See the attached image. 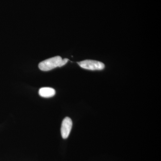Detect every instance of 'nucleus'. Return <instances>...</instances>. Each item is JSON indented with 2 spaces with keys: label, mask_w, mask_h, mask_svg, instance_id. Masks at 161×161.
<instances>
[{
  "label": "nucleus",
  "mask_w": 161,
  "mask_h": 161,
  "mask_svg": "<svg viewBox=\"0 0 161 161\" xmlns=\"http://www.w3.org/2000/svg\"><path fill=\"white\" fill-rule=\"evenodd\" d=\"M78 64L82 68L91 70H101L105 68L103 63L97 60H86L78 62Z\"/></svg>",
  "instance_id": "2"
},
{
  "label": "nucleus",
  "mask_w": 161,
  "mask_h": 161,
  "mask_svg": "<svg viewBox=\"0 0 161 161\" xmlns=\"http://www.w3.org/2000/svg\"><path fill=\"white\" fill-rule=\"evenodd\" d=\"M39 94L43 98H51L54 96L56 94V91L52 88L43 87L39 90Z\"/></svg>",
  "instance_id": "4"
},
{
  "label": "nucleus",
  "mask_w": 161,
  "mask_h": 161,
  "mask_svg": "<svg viewBox=\"0 0 161 161\" xmlns=\"http://www.w3.org/2000/svg\"><path fill=\"white\" fill-rule=\"evenodd\" d=\"M73 122L71 119L69 117H65L63 119L61 124V134L62 138L66 139L69 136L71 130Z\"/></svg>",
  "instance_id": "3"
},
{
  "label": "nucleus",
  "mask_w": 161,
  "mask_h": 161,
  "mask_svg": "<svg viewBox=\"0 0 161 161\" xmlns=\"http://www.w3.org/2000/svg\"><path fill=\"white\" fill-rule=\"evenodd\" d=\"M62 60V58L60 56L47 59L39 64V69L43 71H48L56 68L60 67V64Z\"/></svg>",
  "instance_id": "1"
},
{
  "label": "nucleus",
  "mask_w": 161,
  "mask_h": 161,
  "mask_svg": "<svg viewBox=\"0 0 161 161\" xmlns=\"http://www.w3.org/2000/svg\"><path fill=\"white\" fill-rule=\"evenodd\" d=\"M68 61L69 59H67V58H64V59H62V60H61V62H60V67L65 65Z\"/></svg>",
  "instance_id": "5"
}]
</instances>
